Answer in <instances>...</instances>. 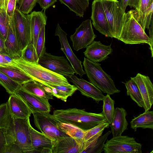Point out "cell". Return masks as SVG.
Wrapping results in <instances>:
<instances>
[{
  "instance_id": "1",
  "label": "cell",
  "mask_w": 153,
  "mask_h": 153,
  "mask_svg": "<svg viewBox=\"0 0 153 153\" xmlns=\"http://www.w3.org/2000/svg\"><path fill=\"white\" fill-rule=\"evenodd\" d=\"M51 115L58 122L69 123L84 130L90 129L107 121L102 112H89L76 108L56 110Z\"/></svg>"
},
{
  "instance_id": "2",
  "label": "cell",
  "mask_w": 153,
  "mask_h": 153,
  "mask_svg": "<svg viewBox=\"0 0 153 153\" xmlns=\"http://www.w3.org/2000/svg\"><path fill=\"white\" fill-rule=\"evenodd\" d=\"M13 60L14 65L34 80L59 85L70 84L65 77L45 68L38 63L27 61L21 57Z\"/></svg>"
},
{
  "instance_id": "3",
  "label": "cell",
  "mask_w": 153,
  "mask_h": 153,
  "mask_svg": "<svg viewBox=\"0 0 153 153\" xmlns=\"http://www.w3.org/2000/svg\"><path fill=\"white\" fill-rule=\"evenodd\" d=\"M83 65L90 82L103 93L109 95L119 93L110 75L102 69L101 64L92 62L84 57Z\"/></svg>"
},
{
  "instance_id": "4",
  "label": "cell",
  "mask_w": 153,
  "mask_h": 153,
  "mask_svg": "<svg viewBox=\"0 0 153 153\" xmlns=\"http://www.w3.org/2000/svg\"><path fill=\"white\" fill-rule=\"evenodd\" d=\"M31 126L30 117L16 118L12 117L7 132L11 140L21 148L23 153H34L30 135Z\"/></svg>"
},
{
  "instance_id": "5",
  "label": "cell",
  "mask_w": 153,
  "mask_h": 153,
  "mask_svg": "<svg viewBox=\"0 0 153 153\" xmlns=\"http://www.w3.org/2000/svg\"><path fill=\"white\" fill-rule=\"evenodd\" d=\"M133 10L126 13V19L117 39L126 44L146 43L149 45V38L135 18Z\"/></svg>"
},
{
  "instance_id": "6",
  "label": "cell",
  "mask_w": 153,
  "mask_h": 153,
  "mask_svg": "<svg viewBox=\"0 0 153 153\" xmlns=\"http://www.w3.org/2000/svg\"><path fill=\"white\" fill-rule=\"evenodd\" d=\"M113 38L118 39L126 18V13L117 0H101Z\"/></svg>"
},
{
  "instance_id": "7",
  "label": "cell",
  "mask_w": 153,
  "mask_h": 153,
  "mask_svg": "<svg viewBox=\"0 0 153 153\" xmlns=\"http://www.w3.org/2000/svg\"><path fill=\"white\" fill-rule=\"evenodd\" d=\"M105 153H142V145L133 137L118 136L106 140L103 148Z\"/></svg>"
},
{
  "instance_id": "8",
  "label": "cell",
  "mask_w": 153,
  "mask_h": 153,
  "mask_svg": "<svg viewBox=\"0 0 153 153\" xmlns=\"http://www.w3.org/2000/svg\"><path fill=\"white\" fill-rule=\"evenodd\" d=\"M34 123L42 134L51 140L53 144L59 138L69 136L57 127L58 122L50 113H33Z\"/></svg>"
},
{
  "instance_id": "9",
  "label": "cell",
  "mask_w": 153,
  "mask_h": 153,
  "mask_svg": "<svg viewBox=\"0 0 153 153\" xmlns=\"http://www.w3.org/2000/svg\"><path fill=\"white\" fill-rule=\"evenodd\" d=\"M38 63L45 68L66 77L75 73L71 65L64 56H56L46 52L39 59Z\"/></svg>"
},
{
  "instance_id": "10",
  "label": "cell",
  "mask_w": 153,
  "mask_h": 153,
  "mask_svg": "<svg viewBox=\"0 0 153 153\" xmlns=\"http://www.w3.org/2000/svg\"><path fill=\"white\" fill-rule=\"evenodd\" d=\"M13 19L18 43L22 52L30 42V15L24 14L16 8Z\"/></svg>"
},
{
  "instance_id": "11",
  "label": "cell",
  "mask_w": 153,
  "mask_h": 153,
  "mask_svg": "<svg viewBox=\"0 0 153 153\" xmlns=\"http://www.w3.org/2000/svg\"><path fill=\"white\" fill-rule=\"evenodd\" d=\"M96 36L94 33L91 20L82 22L76 28L75 33L70 36L73 48L76 51L86 48L94 41Z\"/></svg>"
},
{
  "instance_id": "12",
  "label": "cell",
  "mask_w": 153,
  "mask_h": 153,
  "mask_svg": "<svg viewBox=\"0 0 153 153\" xmlns=\"http://www.w3.org/2000/svg\"><path fill=\"white\" fill-rule=\"evenodd\" d=\"M67 35L58 24L56 28L55 36L59 37L60 43L61 50L64 53L71 64L76 75L80 77L85 74V71L82 68V62L77 57L72 51L68 43L67 37Z\"/></svg>"
},
{
  "instance_id": "13",
  "label": "cell",
  "mask_w": 153,
  "mask_h": 153,
  "mask_svg": "<svg viewBox=\"0 0 153 153\" xmlns=\"http://www.w3.org/2000/svg\"><path fill=\"white\" fill-rule=\"evenodd\" d=\"M91 8V18L94 27L105 36L113 38L101 0H94Z\"/></svg>"
},
{
  "instance_id": "14",
  "label": "cell",
  "mask_w": 153,
  "mask_h": 153,
  "mask_svg": "<svg viewBox=\"0 0 153 153\" xmlns=\"http://www.w3.org/2000/svg\"><path fill=\"white\" fill-rule=\"evenodd\" d=\"M14 94L23 100L32 111V114L50 112L51 106L48 99L29 93L24 90L21 87Z\"/></svg>"
},
{
  "instance_id": "15",
  "label": "cell",
  "mask_w": 153,
  "mask_h": 153,
  "mask_svg": "<svg viewBox=\"0 0 153 153\" xmlns=\"http://www.w3.org/2000/svg\"><path fill=\"white\" fill-rule=\"evenodd\" d=\"M66 78L82 95L92 98L97 103L102 101L105 97L102 92L90 82L79 78L74 75Z\"/></svg>"
},
{
  "instance_id": "16",
  "label": "cell",
  "mask_w": 153,
  "mask_h": 153,
  "mask_svg": "<svg viewBox=\"0 0 153 153\" xmlns=\"http://www.w3.org/2000/svg\"><path fill=\"white\" fill-rule=\"evenodd\" d=\"M131 79L137 84L142 96L145 111L149 110L153 103V85L149 77L138 73Z\"/></svg>"
},
{
  "instance_id": "17",
  "label": "cell",
  "mask_w": 153,
  "mask_h": 153,
  "mask_svg": "<svg viewBox=\"0 0 153 153\" xmlns=\"http://www.w3.org/2000/svg\"><path fill=\"white\" fill-rule=\"evenodd\" d=\"M113 51L111 45H106L102 44L100 41H94L86 47L83 53L89 60L98 63L107 59Z\"/></svg>"
},
{
  "instance_id": "18",
  "label": "cell",
  "mask_w": 153,
  "mask_h": 153,
  "mask_svg": "<svg viewBox=\"0 0 153 153\" xmlns=\"http://www.w3.org/2000/svg\"><path fill=\"white\" fill-rule=\"evenodd\" d=\"M9 18V25L7 37L4 43L5 54L13 59L20 57L22 52L16 34L13 17Z\"/></svg>"
},
{
  "instance_id": "19",
  "label": "cell",
  "mask_w": 153,
  "mask_h": 153,
  "mask_svg": "<svg viewBox=\"0 0 153 153\" xmlns=\"http://www.w3.org/2000/svg\"><path fill=\"white\" fill-rule=\"evenodd\" d=\"M7 102L13 117L26 118L30 117L32 114V111L23 100L14 94H10Z\"/></svg>"
},
{
  "instance_id": "20",
  "label": "cell",
  "mask_w": 153,
  "mask_h": 153,
  "mask_svg": "<svg viewBox=\"0 0 153 153\" xmlns=\"http://www.w3.org/2000/svg\"><path fill=\"white\" fill-rule=\"evenodd\" d=\"M30 135L34 153H52V140L42 133L30 127Z\"/></svg>"
},
{
  "instance_id": "21",
  "label": "cell",
  "mask_w": 153,
  "mask_h": 153,
  "mask_svg": "<svg viewBox=\"0 0 153 153\" xmlns=\"http://www.w3.org/2000/svg\"><path fill=\"white\" fill-rule=\"evenodd\" d=\"M30 42L36 49V42L40 32L46 25L47 17L45 11H34L30 14Z\"/></svg>"
},
{
  "instance_id": "22",
  "label": "cell",
  "mask_w": 153,
  "mask_h": 153,
  "mask_svg": "<svg viewBox=\"0 0 153 153\" xmlns=\"http://www.w3.org/2000/svg\"><path fill=\"white\" fill-rule=\"evenodd\" d=\"M127 112L123 108L116 107L113 120L110 126L113 137L122 135L128 129V123L126 118Z\"/></svg>"
},
{
  "instance_id": "23",
  "label": "cell",
  "mask_w": 153,
  "mask_h": 153,
  "mask_svg": "<svg viewBox=\"0 0 153 153\" xmlns=\"http://www.w3.org/2000/svg\"><path fill=\"white\" fill-rule=\"evenodd\" d=\"M79 151L76 141L69 136L59 138L53 144L52 153H79Z\"/></svg>"
},
{
  "instance_id": "24",
  "label": "cell",
  "mask_w": 153,
  "mask_h": 153,
  "mask_svg": "<svg viewBox=\"0 0 153 153\" xmlns=\"http://www.w3.org/2000/svg\"><path fill=\"white\" fill-rule=\"evenodd\" d=\"M21 87L27 92L41 97L48 100L53 99V96L49 88L34 79L23 84Z\"/></svg>"
},
{
  "instance_id": "25",
  "label": "cell",
  "mask_w": 153,
  "mask_h": 153,
  "mask_svg": "<svg viewBox=\"0 0 153 153\" xmlns=\"http://www.w3.org/2000/svg\"><path fill=\"white\" fill-rule=\"evenodd\" d=\"M0 71L21 85L33 79L14 65L0 64Z\"/></svg>"
},
{
  "instance_id": "26",
  "label": "cell",
  "mask_w": 153,
  "mask_h": 153,
  "mask_svg": "<svg viewBox=\"0 0 153 153\" xmlns=\"http://www.w3.org/2000/svg\"><path fill=\"white\" fill-rule=\"evenodd\" d=\"M110 124L105 121L87 130L79 153H82L85 149L96 142L98 138L102 135L104 129L108 128Z\"/></svg>"
},
{
  "instance_id": "27",
  "label": "cell",
  "mask_w": 153,
  "mask_h": 153,
  "mask_svg": "<svg viewBox=\"0 0 153 153\" xmlns=\"http://www.w3.org/2000/svg\"><path fill=\"white\" fill-rule=\"evenodd\" d=\"M56 126L60 130L75 140L79 146L80 151L87 130H83L74 125L66 123L58 122Z\"/></svg>"
},
{
  "instance_id": "28",
  "label": "cell",
  "mask_w": 153,
  "mask_h": 153,
  "mask_svg": "<svg viewBox=\"0 0 153 153\" xmlns=\"http://www.w3.org/2000/svg\"><path fill=\"white\" fill-rule=\"evenodd\" d=\"M40 82L49 88L53 96L65 102L67 101L68 97L71 96L77 90L74 85L71 84L67 85H62L44 82Z\"/></svg>"
},
{
  "instance_id": "29",
  "label": "cell",
  "mask_w": 153,
  "mask_h": 153,
  "mask_svg": "<svg viewBox=\"0 0 153 153\" xmlns=\"http://www.w3.org/2000/svg\"><path fill=\"white\" fill-rule=\"evenodd\" d=\"M131 128L134 131L139 128L153 129V111L148 110L132 119L130 123Z\"/></svg>"
},
{
  "instance_id": "30",
  "label": "cell",
  "mask_w": 153,
  "mask_h": 153,
  "mask_svg": "<svg viewBox=\"0 0 153 153\" xmlns=\"http://www.w3.org/2000/svg\"><path fill=\"white\" fill-rule=\"evenodd\" d=\"M61 4L66 6L76 15L83 17L84 12L89 5V0H59Z\"/></svg>"
},
{
  "instance_id": "31",
  "label": "cell",
  "mask_w": 153,
  "mask_h": 153,
  "mask_svg": "<svg viewBox=\"0 0 153 153\" xmlns=\"http://www.w3.org/2000/svg\"><path fill=\"white\" fill-rule=\"evenodd\" d=\"M124 83L126 89L127 95L129 96L137 105L140 107L144 106L143 99L138 87L134 80L131 79Z\"/></svg>"
},
{
  "instance_id": "32",
  "label": "cell",
  "mask_w": 153,
  "mask_h": 153,
  "mask_svg": "<svg viewBox=\"0 0 153 153\" xmlns=\"http://www.w3.org/2000/svg\"><path fill=\"white\" fill-rule=\"evenodd\" d=\"M102 101L103 105L102 113L107 121L110 125L111 123L114 113L115 101L108 94L105 96Z\"/></svg>"
},
{
  "instance_id": "33",
  "label": "cell",
  "mask_w": 153,
  "mask_h": 153,
  "mask_svg": "<svg viewBox=\"0 0 153 153\" xmlns=\"http://www.w3.org/2000/svg\"><path fill=\"white\" fill-rule=\"evenodd\" d=\"M0 84L10 94H14L21 85L11 79L0 71Z\"/></svg>"
},
{
  "instance_id": "34",
  "label": "cell",
  "mask_w": 153,
  "mask_h": 153,
  "mask_svg": "<svg viewBox=\"0 0 153 153\" xmlns=\"http://www.w3.org/2000/svg\"><path fill=\"white\" fill-rule=\"evenodd\" d=\"M152 2L153 0H141L138 11L135 13L133 10L135 18L144 30L146 29L145 19L146 12L147 9Z\"/></svg>"
},
{
  "instance_id": "35",
  "label": "cell",
  "mask_w": 153,
  "mask_h": 153,
  "mask_svg": "<svg viewBox=\"0 0 153 153\" xmlns=\"http://www.w3.org/2000/svg\"><path fill=\"white\" fill-rule=\"evenodd\" d=\"M12 118L7 102L0 105V128L8 129Z\"/></svg>"
},
{
  "instance_id": "36",
  "label": "cell",
  "mask_w": 153,
  "mask_h": 153,
  "mask_svg": "<svg viewBox=\"0 0 153 153\" xmlns=\"http://www.w3.org/2000/svg\"><path fill=\"white\" fill-rule=\"evenodd\" d=\"M111 133V131H109L102 136L100 137L96 142L85 149L82 153H101L103 151L105 143Z\"/></svg>"
},
{
  "instance_id": "37",
  "label": "cell",
  "mask_w": 153,
  "mask_h": 153,
  "mask_svg": "<svg viewBox=\"0 0 153 153\" xmlns=\"http://www.w3.org/2000/svg\"><path fill=\"white\" fill-rule=\"evenodd\" d=\"M21 57L27 61L35 63H38L39 59L36 49L31 43H30L22 51Z\"/></svg>"
},
{
  "instance_id": "38",
  "label": "cell",
  "mask_w": 153,
  "mask_h": 153,
  "mask_svg": "<svg viewBox=\"0 0 153 153\" xmlns=\"http://www.w3.org/2000/svg\"><path fill=\"white\" fill-rule=\"evenodd\" d=\"M6 10L4 7H0V36L4 42L6 38L9 25V18Z\"/></svg>"
},
{
  "instance_id": "39",
  "label": "cell",
  "mask_w": 153,
  "mask_h": 153,
  "mask_svg": "<svg viewBox=\"0 0 153 153\" xmlns=\"http://www.w3.org/2000/svg\"><path fill=\"white\" fill-rule=\"evenodd\" d=\"M36 51L39 58L46 52L45 46V26H44L39 33L36 42Z\"/></svg>"
},
{
  "instance_id": "40",
  "label": "cell",
  "mask_w": 153,
  "mask_h": 153,
  "mask_svg": "<svg viewBox=\"0 0 153 153\" xmlns=\"http://www.w3.org/2000/svg\"><path fill=\"white\" fill-rule=\"evenodd\" d=\"M38 0H22L21 3L18 5L17 8L24 14L30 13L36 6Z\"/></svg>"
},
{
  "instance_id": "41",
  "label": "cell",
  "mask_w": 153,
  "mask_h": 153,
  "mask_svg": "<svg viewBox=\"0 0 153 153\" xmlns=\"http://www.w3.org/2000/svg\"><path fill=\"white\" fill-rule=\"evenodd\" d=\"M141 0H120L118 1L120 7L125 12L126 7L128 6L135 8L134 12H137L139 10Z\"/></svg>"
},
{
  "instance_id": "42",
  "label": "cell",
  "mask_w": 153,
  "mask_h": 153,
  "mask_svg": "<svg viewBox=\"0 0 153 153\" xmlns=\"http://www.w3.org/2000/svg\"><path fill=\"white\" fill-rule=\"evenodd\" d=\"M23 153L20 146L14 142L7 143L6 146L4 153Z\"/></svg>"
},
{
  "instance_id": "43",
  "label": "cell",
  "mask_w": 153,
  "mask_h": 153,
  "mask_svg": "<svg viewBox=\"0 0 153 153\" xmlns=\"http://www.w3.org/2000/svg\"><path fill=\"white\" fill-rule=\"evenodd\" d=\"M6 129L0 128V153H4L7 144Z\"/></svg>"
},
{
  "instance_id": "44",
  "label": "cell",
  "mask_w": 153,
  "mask_h": 153,
  "mask_svg": "<svg viewBox=\"0 0 153 153\" xmlns=\"http://www.w3.org/2000/svg\"><path fill=\"white\" fill-rule=\"evenodd\" d=\"M17 1V0H7L6 11L7 14L9 18L13 17Z\"/></svg>"
},
{
  "instance_id": "45",
  "label": "cell",
  "mask_w": 153,
  "mask_h": 153,
  "mask_svg": "<svg viewBox=\"0 0 153 153\" xmlns=\"http://www.w3.org/2000/svg\"><path fill=\"white\" fill-rule=\"evenodd\" d=\"M153 2L152 3L146 10L145 19V29H148L150 26L152 19L153 18Z\"/></svg>"
},
{
  "instance_id": "46",
  "label": "cell",
  "mask_w": 153,
  "mask_h": 153,
  "mask_svg": "<svg viewBox=\"0 0 153 153\" xmlns=\"http://www.w3.org/2000/svg\"><path fill=\"white\" fill-rule=\"evenodd\" d=\"M57 0H38L37 2L40 7L45 11L53 5Z\"/></svg>"
},
{
  "instance_id": "47",
  "label": "cell",
  "mask_w": 153,
  "mask_h": 153,
  "mask_svg": "<svg viewBox=\"0 0 153 153\" xmlns=\"http://www.w3.org/2000/svg\"><path fill=\"white\" fill-rule=\"evenodd\" d=\"M150 26H149L148 30H149V36L150 40V45H149V48L151 51V57H153V18L152 19L151 22L150 23Z\"/></svg>"
},
{
  "instance_id": "48",
  "label": "cell",
  "mask_w": 153,
  "mask_h": 153,
  "mask_svg": "<svg viewBox=\"0 0 153 153\" xmlns=\"http://www.w3.org/2000/svg\"><path fill=\"white\" fill-rule=\"evenodd\" d=\"M1 54L3 57L4 59L8 63V64L13 65H14V62L12 58L7 55L1 53Z\"/></svg>"
},
{
  "instance_id": "49",
  "label": "cell",
  "mask_w": 153,
  "mask_h": 153,
  "mask_svg": "<svg viewBox=\"0 0 153 153\" xmlns=\"http://www.w3.org/2000/svg\"><path fill=\"white\" fill-rule=\"evenodd\" d=\"M4 41L0 36V53L5 54L4 49Z\"/></svg>"
},
{
  "instance_id": "50",
  "label": "cell",
  "mask_w": 153,
  "mask_h": 153,
  "mask_svg": "<svg viewBox=\"0 0 153 153\" xmlns=\"http://www.w3.org/2000/svg\"><path fill=\"white\" fill-rule=\"evenodd\" d=\"M0 64H9L4 59L1 53H0Z\"/></svg>"
},
{
  "instance_id": "51",
  "label": "cell",
  "mask_w": 153,
  "mask_h": 153,
  "mask_svg": "<svg viewBox=\"0 0 153 153\" xmlns=\"http://www.w3.org/2000/svg\"><path fill=\"white\" fill-rule=\"evenodd\" d=\"M0 3L2 7H4L6 9L7 4L6 0H0Z\"/></svg>"
},
{
  "instance_id": "52",
  "label": "cell",
  "mask_w": 153,
  "mask_h": 153,
  "mask_svg": "<svg viewBox=\"0 0 153 153\" xmlns=\"http://www.w3.org/2000/svg\"><path fill=\"white\" fill-rule=\"evenodd\" d=\"M22 1V0H17V3L18 4V5L20 4L21 3Z\"/></svg>"
},
{
  "instance_id": "53",
  "label": "cell",
  "mask_w": 153,
  "mask_h": 153,
  "mask_svg": "<svg viewBox=\"0 0 153 153\" xmlns=\"http://www.w3.org/2000/svg\"><path fill=\"white\" fill-rule=\"evenodd\" d=\"M2 7V5H1V3H0V7Z\"/></svg>"
},
{
  "instance_id": "54",
  "label": "cell",
  "mask_w": 153,
  "mask_h": 153,
  "mask_svg": "<svg viewBox=\"0 0 153 153\" xmlns=\"http://www.w3.org/2000/svg\"><path fill=\"white\" fill-rule=\"evenodd\" d=\"M7 0H6V4H7Z\"/></svg>"
}]
</instances>
